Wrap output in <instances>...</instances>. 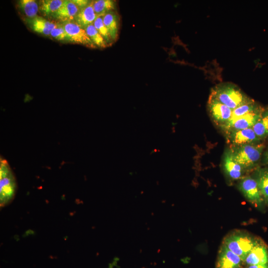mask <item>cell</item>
Segmentation results:
<instances>
[{
  "instance_id": "cell-11",
  "label": "cell",
  "mask_w": 268,
  "mask_h": 268,
  "mask_svg": "<svg viewBox=\"0 0 268 268\" xmlns=\"http://www.w3.org/2000/svg\"><path fill=\"white\" fill-rule=\"evenodd\" d=\"M79 11V7L72 0H64L62 6L51 17L62 23L73 22Z\"/></svg>"
},
{
  "instance_id": "cell-14",
  "label": "cell",
  "mask_w": 268,
  "mask_h": 268,
  "mask_svg": "<svg viewBox=\"0 0 268 268\" xmlns=\"http://www.w3.org/2000/svg\"><path fill=\"white\" fill-rule=\"evenodd\" d=\"M245 261L249 265L268 264V252L266 247L257 244L249 253Z\"/></svg>"
},
{
  "instance_id": "cell-27",
  "label": "cell",
  "mask_w": 268,
  "mask_h": 268,
  "mask_svg": "<svg viewBox=\"0 0 268 268\" xmlns=\"http://www.w3.org/2000/svg\"><path fill=\"white\" fill-rule=\"evenodd\" d=\"M261 160L264 165L268 166V148L263 152Z\"/></svg>"
},
{
  "instance_id": "cell-3",
  "label": "cell",
  "mask_w": 268,
  "mask_h": 268,
  "mask_svg": "<svg viewBox=\"0 0 268 268\" xmlns=\"http://www.w3.org/2000/svg\"><path fill=\"white\" fill-rule=\"evenodd\" d=\"M17 190V183L14 173L6 160L0 161V205L4 207L14 199Z\"/></svg>"
},
{
  "instance_id": "cell-6",
  "label": "cell",
  "mask_w": 268,
  "mask_h": 268,
  "mask_svg": "<svg viewBox=\"0 0 268 268\" xmlns=\"http://www.w3.org/2000/svg\"><path fill=\"white\" fill-rule=\"evenodd\" d=\"M207 108L213 123L220 128L230 119L232 110L209 95Z\"/></svg>"
},
{
  "instance_id": "cell-5",
  "label": "cell",
  "mask_w": 268,
  "mask_h": 268,
  "mask_svg": "<svg viewBox=\"0 0 268 268\" xmlns=\"http://www.w3.org/2000/svg\"><path fill=\"white\" fill-rule=\"evenodd\" d=\"M264 108H259L233 120L229 121L220 129L224 134L229 132L252 128L259 120Z\"/></svg>"
},
{
  "instance_id": "cell-15",
  "label": "cell",
  "mask_w": 268,
  "mask_h": 268,
  "mask_svg": "<svg viewBox=\"0 0 268 268\" xmlns=\"http://www.w3.org/2000/svg\"><path fill=\"white\" fill-rule=\"evenodd\" d=\"M97 18L93 7V0L85 7L79 9L74 22L85 29L92 24Z\"/></svg>"
},
{
  "instance_id": "cell-25",
  "label": "cell",
  "mask_w": 268,
  "mask_h": 268,
  "mask_svg": "<svg viewBox=\"0 0 268 268\" xmlns=\"http://www.w3.org/2000/svg\"><path fill=\"white\" fill-rule=\"evenodd\" d=\"M50 35L58 41H67V33L62 23H57L56 27L51 31Z\"/></svg>"
},
{
  "instance_id": "cell-20",
  "label": "cell",
  "mask_w": 268,
  "mask_h": 268,
  "mask_svg": "<svg viewBox=\"0 0 268 268\" xmlns=\"http://www.w3.org/2000/svg\"><path fill=\"white\" fill-rule=\"evenodd\" d=\"M93 7L97 17L103 16L115 9V1L112 0H93Z\"/></svg>"
},
{
  "instance_id": "cell-18",
  "label": "cell",
  "mask_w": 268,
  "mask_h": 268,
  "mask_svg": "<svg viewBox=\"0 0 268 268\" xmlns=\"http://www.w3.org/2000/svg\"><path fill=\"white\" fill-rule=\"evenodd\" d=\"M103 20L113 41H116L119 30V20L118 15L114 11H111L103 16Z\"/></svg>"
},
{
  "instance_id": "cell-26",
  "label": "cell",
  "mask_w": 268,
  "mask_h": 268,
  "mask_svg": "<svg viewBox=\"0 0 268 268\" xmlns=\"http://www.w3.org/2000/svg\"><path fill=\"white\" fill-rule=\"evenodd\" d=\"M72 1L79 7V9L87 6L90 2L87 0H72Z\"/></svg>"
},
{
  "instance_id": "cell-9",
  "label": "cell",
  "mask_w": 268,
  "mask_h": 268,
  "mask_svg": "<svg viewBox=\"0 0 268 268\" xmlns=\"http://www.w3.org/2000/svg\"><path fill=\"white\" fill-rule=\"evenodd\" d=\"M239 190L250 201L257 205H261L264 198L256 180L251 176L241 179L238 184Z\"/></svg>"
},
{
  "instance_id": "cell-16",
  "label": "cell",
  "mask_w": 268,
  "mask_h": 268,
  "mask_svg": "<svg viewBox=\"0 0 268 268\" xmlns=\"http://www.w3.org/2000/svg\"><path fill=\"white\" fill-rule=\"evenodd\" d=\"M253 178L258 184L264 200L268 203V167L258 166L255 169Z\"/></svg>"
},
{
  "instance_id": "cell-10",
  "label": "cell",
  "mask_w": 268,
  "mask_h": 268,
  "mask_svg": "<svg viewBox=\"0 0 268 268\" xmlns=\"http://www.w3.org/2000/svg\"><path fill=\"white\" fill-rule=\"evenodd\" d=\"M222 166L223 170L228 177L235 180L242 178L246 171L233 158L229 148L224 152Z\"/></svg>"
},
{
  "instance_id": "cell-19",
  "label": "cell",
  "mask_w": 268,
  "mask_h": 268,
  "mask_svg": "<svg viewBox=\"0 0 268 268\" xmlns=\"http://www.w3.org/2000/svg\"><path fill=\"white\" fill-rule=\"evenodd\" d=\"M18 7L26 18H33L37 16L39 9L36 1L34 0H20L17 2Z\"/></svg>"
},
{
  "instance_id": "cell-13",
  "label": "cell",
  "mask_w": 268,
  "mask_h": 268,
  "mask_svg": "<svg viewBox=\"0 0 268 268\" xmlns=\"http://www.w3.org/2000/svg\"><path fill=\"white\" fill-rule=\"evenodd\" d=\"M24 21L33 31L45 36L50 35L51 31L57 25V23L38 15L33 18H25Z\"/></svg>"
},
{
  "instance_id": "cell-28",
  "label": "cell",
  "mask_w": 268,
  "mask_h": 268,
  "mask_svg": "<svg viewBox=\"0 0 268 268\" xmlns=\"http://www.w3.org/2000/svg\"><path fill=\"white\" fill-rule=\"evenodd\" d=\"M248 268H268V265H250Z\"/></svg>"
},
{
  "instance_id": "cell-7",
  "label": "cell",
  "mask_w": 268,
  "mask_h": 268,
  "mask_svg": "<svg viewBox=\"0 0 268 268\" xmlns=\"http://www.w3.org/2000/svg\"><path fill=\"white\" fill-rule=\"evenodd\" d=\"M225 135L229 146L255 144L262 142V140L257 136L252 128L231 132Z\"/></svg>"
},
{
  "instance_id": "cell-4",
  "label": "cell",
  "mask_w": 268,
  "mask_h": 268,
  "mask_svg": "<svg viewBox=\"0 0 268 268\" xmlns=\"http://www.w3.org/2000/svg\"><path fill=\"white\" fill-rule=\"evenodd\" d=\"M257 244L250 235L238 232L227 236L223 243L242 261H245L249 253Z\"/></svg>"
},
{
  "instance_id": "cell-12",
  "label": "cell",
  "mask_w": 268,
  "mask_h": 268,
  "mask_svg": "<svg viewBox=\"0 0 268 268\" xmlns=\"http://www.w3.org/2000/svg\"><path fill=\"white\" fill-rule=\"evenodd\" d=\"M241 259L223 244L219 251L217 268H239Z\"/></svg>"
},
{
  "instance_id": "cell-17",
  "label": "cell",
  "mask_w": 268,
  "mask_h": 268,
  "mask_svg": "<svg viewBox=\"0 0 268 268\" xmlns=\"http://www.w3.org/2000/svg\"><path fill=\"white\" fill-rule=\"evenodd\" d=\"M252 129L261 140L268 137V107L264 108L261 117Z\"/></svg>"
},
{
  "instance_id": "cell-8",
  "label": "cell",
  "mask_w": 268,
  "mask_h": 268,
  "mask_svg": "<svg viewBox=\"0 0 268 268\" xmlns=\"http://www.w3.org/2000/svg\"><path fill=\"white\" fill-rule=\"evenodd\" d=\"M67 33V41L83 45L89 48H95L85 29L75 22L62 23Z\"/></svg>"
},
{
  "instance_id": "cell-1",
  "label": "cell",
  "mask_w": 268,
  "mask_h": 268,
  "mask_svg": "<svg viewBox=\"0 0 268 268\" xmlns=\"http://www.w3.org/2000/svg\"><path fill=\"white\" fill-rule=\"evenodd\" d=\"M210 95L232 110L251 99L238 86L229 82L217 85L211 89Z\"/></svg>"
},
{
  "instance_id": "cell-2",
  "label": "cell",
  "mask_w": 268,
  "mask_h": 268,
  "mask_svg": "<svg viewBox=\"0 0 268 268\" xmlns=\"http://www.w3.org/2000/svg\"><path fill=\"white\" fill-rule=\"evenodd\" d=\"M265 145L263 142L255 144L229 146L234 160L245 171L255 169L261 160Z\"/></svg>"
},
{
  "instance_id": "cell-22",
  "label": "cell",
  "mask_w": 268,
  "mask_h": 268,
  "mask_svg": "<svg viewBox=\"0 0 268 268\" xmlns=\"http://www.w3.org/2000/svg\"><path fill=\"white\" fill-rule=\"evenodd\" d=\"M261 107V106L251 98L249 101L232 110V116L229 121L233 120L249 112H252Z\"/></svg>"
},
{
  "instance_id": "cell-24",
  "label": "cell",
  "mask_w": 268,
  "mask_h": 268,
  "mask_svg": "<svg viewBox=\"0 0 268 268\" xmlns=\"http://www.w3.org/2000/svg\"><path fill=\"white\" fill-rule=\"evenodd\" d=\"M93 24L99 33L105 39L108 44L113 42L107 27L103 22V16L97 17Z\"/></svg>"
},
{
  "instance_id": "cell-21",
  "label": "cell",
  "mask_w": 268,
  "mask_h": 268,
  "mask_svg": "<svg viewBox=\"0 0 268 268\" xmlns=\"http://www.w3.org/2000/svg\"><path fill=\"white\" fill-rule=\"evenodd\" d=\"M64 0H43L39 4V10L45 16H51L62 6Z\"/></svg>"
},
{
  "instance_id": "cell-23",
  "label": "cell",
  "mask_w": 268,
  "mask_h": 268,
  "mask_svg": "<svg viewBox=\"0 0 268 268\" xmlns=\"http://www.w3.org/2000/svg\"><path fill=\"white\" fill-rule=\"evenodd\" d=\"M85 30L89 37L96 46L104 48L109 45L103 37L96 29L93 24L88 25L85 28Z\"/></svg>"
}]
</instances>
